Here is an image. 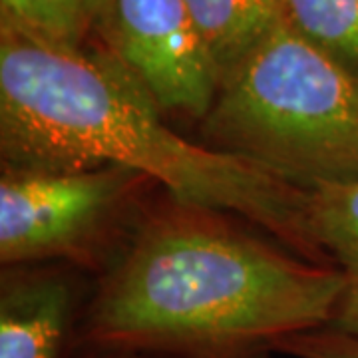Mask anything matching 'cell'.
Segmentation results:
<instances>
[{
	"label": "cell",
	"instance_id": "obj_1",
	"mask_svg": "<svg viewBox=\"0 0 358 358\" xmlns=\"http://www.w3.org/2000/svg\"><path fill=\"white\" fill-rule=\"evenodd\" d=\"M0 154L16 169L128 167L178 201L247 219L296 255L333 265L308 231V189L181 138L100 42L58 44L0 20Z\"/></svg>",
	"mask_w": 358,
	"mask_h": 358
},
{
	"label": "cell",
	"instance_id": "obj_2",
	"mask_svg": "<svg viewBox=\"0 0 358 358\" xmlns=\"http://www.w3.org/2000/svg\"><path fill=\"white\" fill-rule=\"evenodd\" d=\"M169 199L136 225L90 296L74 352L268 358L285 334L331 324L343 268L281 251L223 211Z\"/></svg>",
	"mask_w": 358,
	"mask_h": 358
},
{
	"label": "cell",
	"instance_id": "obj_3",
	"mask_svg": "<svg viewBox=\"0 0 358 358\" xmlns=\"http://www.w3.org/2000/svg\"><path fill=\"white\" fill-rule=\"evenodd\" d=\"M201 136L305 189L355 181L358 82L281 20L219 86Z\"/></svg>",
	"mask_w": 358,
	"mask_h": 358
},
{
	"label": "cell",
	"instance_id": "obj_4",
	"mask_svg": "<svg viewBox=\"0 0 358 358\" xmlns=\"http://www.w3.org/2000/svg\"><path fill=\"white\" fill-rule=\"evenodd\" d=\"M150 183H154L150 178L120 166L72 171L2 166V265L18 267L50 259L88 261Z\"/></svg>",
	"mask_w": 358,
	"mask_h": 358
},
{
	"label": "cell",
	"instance_id": "obj_5",
	"mask_svg": "<svg viewBox=\"0 0 358 358\" xmlns=\"http://www.w3.org/2000/svg\"><path fill=\"white\" fill-rule=\"evenodd\" d=\"M94 36L159 110L203 120L219 80L183 0H98Z\"/></svg>",
	"mask_w": 358,
	"mask_h": 358
},
{
	"label": "cell",
	"instance_id": "obj_6",
	"mask_svg": "<svg viewBox=\"0 0 358 358\" xmlns=\"http://www.w3.org/2000/svg\"><path fill=\"white\" fill-rule=\"evenodd\" d=\"M0 358H66L84 307L62 271L4 267L0 281Z\"/></svg>",
	"mask_w": 358,
	"mask_h": 358
},
{
	"label": "cell",
	"instance_id": "obj_7",
	"mask_svg": "<svg viewBox=\"0 0 358 358\" xmlns=\"http://www.w3.org/2000/svg\"><path fill=\"white\" fill-rule=\"evenodd\" d=\"M219 86L281 22L282 0H183Z\"/></svg>",
	"mask_w": 358,
	"mask_h": 358
},
{
	"label": "cell",
	"instance_id": "obj_8",
	"mask_svg": "<svg viewBox=\"0 0 358 358\" xmlns=\"http://www.w3.org/2000/svg\"><path fill=\"white\" fill-rule=\"evenodd\" d=\"M281 20L358 82V0H282Z\"/></svg>",
	"mask_w": 358,
	"mask_h": 358
},
{
	"label": "cell",
	"instance_id": "obj_9",
	"mask_svg": "<svg viewBox=\"0 0 358 358\" xmlns=\"http://www.w3.org/2000/svg\"><path fill=\"white\" fill-rule=\"evenodd\" d=\"M308 231L319 251L358 277V179L308 189Z\"/></svg>",
	"mask_w": 358,
	"mask_h": 358
},
{
	"label": "cell",
	"instance_id": "obj_10",
	"mask_svg": "<svg viewBox=\"0 0 358 358\" xmlns=\"http://www.w3.org/2000/svg\"><path fill=\"white\" fill-rule=\"evenodd\" d=\"M98 0H0V20L40 38L82 46L94 36Z\"/></svg>",
	"mask_w": 358,
	"mask_h": 358
},
{
	"label": "cell",
	"instance_id": "obj_11",
	"mask_svg": "<svg viewBox=\"0 0 358 358\" xmlns=\"http://www.w3.org/2000/svg\"><path fill=\"white\" fill-rule=\"evenodd\" d=\"M273 352L294 358H358V338L331 327L285 334L273 343Z\"/></svg>",
	"mask_w": 358,
	"mask_h": 358
},
{
	"label": "cell",
	"instance_id": "obj_12",
	"mask_svg": "<svg viewBox=\"0 0 358 358\" xmlns=\"http://www.w3.org/2000/svg\"><path fill=\"white\" fill-rule=\"evenodd\" d=\"M329 327L358 338V277H348Z\"/></svg>",
	"mask_w": 358,
	"mask_h": 358
},
{
	"label": "cell",
	"instance_id": "obj_13",
	"mask_svg": "<svg viewBox=\"0 0 358 358\" xmlns=\"http://www.w3.org/2000/svg\"><path fill=\"white\" fill-rule=\"evenodd\" d=\"M76 358H145L138 355H115V352H78Z\"/></svg>",
	"mask_w": 358,
	"mask_h": 358
}]
</instances>
